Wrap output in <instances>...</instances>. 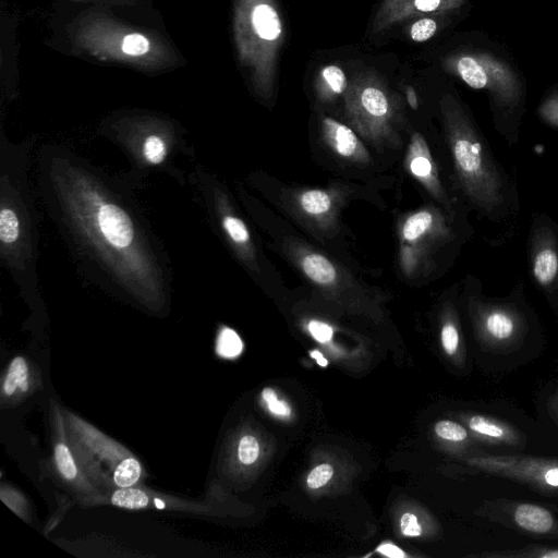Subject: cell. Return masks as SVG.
<instances>
[{"label":"cell","instance_id":"cell-1","mask_svg":"<svg viewBox=\"0 0 558 558\" xmlns=\"http://www.w3.org/2000/svg\"><path fill=\"white\" fill-rule=\"evenodd\" d=\"M71 39L76 50L94 59L140 70H163L178 61L173 49L159 36L99 12L81 15L72 26Z\"/></svg>","mask_w":558,"mask_h":558},{"label":"cell","instance_id":"cell-2","mask_svg":"<svg viewBox=\"0 0 558 558\" xmlns=\"http://www.w3.org/2000/svg\"><path fill=\"white\" fill-rule=\"evenodd\" d=\"M450 144L456 169L471 202L485 216L506 214L509 191L485 140L464 117L450 121Z\"/></svg>","mask_w":558,"mask_h":558},{"label":"cell","instance_id":"cell-3","mask_svg":"<svg viewBox=\"0 0 558 558\" xmlns=\"http://www.w3.org/2000/svg\"><path fill=\"white\" fill-rule=\"evenodd\" d=\"M61 411L80 460L87 465L92 476L100 482L112 483L110 476L113 471L134 454L82 417L64 409Z\"/></svg>","mask_w":558,"mask_h":558},{"label":"cell","instance_id":"cell-4","mask_svg":"<svg viewBox=\"0 0 558 558\" xmlns=\"http://www.w3.org/2000/svg\"><path fill=\"white\" fill-rule=\"evenodd\" d=\"M454 71L470 87L489 92L499 107L513 108L521 98L518 76L506 62L493 54H462L454 60Z\"/></svg>","mask_w":558,"mask_h":558},{"label":"cell","instance_id":"cell-5","mask_svg":"<svg viewBox=\"0 0 558 558\" xmlns=\"http://www.w3.org/2000/svg\"><path fill=\"white\" fill-rule=\"evenodd\" d=\"M53 416V453L52 463L60 480L71 489L78 493L84 502L100 497L102 493L92 482L77 461L71 447L62 411L54 405Z\"/></svg>","mask_w":558,"mask_h":558},{"label":"cell","instance_id":"cell-6","mask_svg":"<svg viewBox=\"0 0 558 558\" xmlns=\"http://www.w3.org/2000/svg\"><path fill=\"white\" fill-rule=\"evenodd\" d=\"M109 504L111 506L129 509H160L205 513V502H193L179 499L172 496H162L154 492L131 486L125 488H113L107 494L89 499L84 502L86 506Z\"/></svg>","mask_w":558,"mask_h":558},{"label":"cell","instance_id":"cell-7","mask_svg":"<svg viewBox=\"0 0 558 558\" xmlns=\"http://www.w3.org/2000/svg\"><path fill=\"white\" fill-rule=\"evenodd\" d=\"M531 269L536 283L544 289L558 282V241L544 226L536 230L531 250Z\"/></svg>","mask_w":558,"mask_h":558},{"label":"cell","instance_id":"cell-8","mask_svg":"<svg viewBox=\"0 0 558 558\" xmlns=\"http://www.w3.org/2000/svg\"><path fill=\"white\" fill-rule=\"evenodd\" d=\"M97 221L102 235L116 247H126L133 240V225L128 214L113 204L101 205Z\"/></svg>","mask_w":558,"mask_h":558},{"label":"cell","instance_id":"cell-9","mask_svg":"<svg viewBox=\"0 0 558 558\" xmlns=\"http://www.w3.org/2000/svg\"><path fill=\"white\" fill-rule=\"evenodd\" d=\"M34 387V377L28 361L17 355L9 364L1 381L2 402L17 401Z\"/></svg>","mask_w":558,"mask_h":558},{"label":"cell","instance_id":"cell-10","mask_svg":"<svg viewBox=\"0 0 558 558\" xmlns=\"http://www.w3.org/2000/svg\"><path fill=\"white\" fill-rule=\"evenodd\" d=\"M482 324L485 332L496 340H507L512 337L517 329L514 314L496 304L484 305Z\"/></svg>","mask_w":558,"mask_h":558},{"label":"cell","instance_id":"cell-11","mask_svg":"<svg viewBox=\"0 0 558 558\" xmlns=\"http://www.w3.org/2000/svg\"><path fill=\"white\" fill-rule=\"evenodd\" d=\"M251 25L259 38L275 40L281 34V24L276 10L269 4L262 3L251 12Z\"/></svg>","mask_w":558,"mask_h":558},{"label":"cell","instance_id":"cell-12","mask_svg":"<svg viewBox=\"0 0 558 558\" xmlns=\"http://www.w3.org/2000/svg\"><path fill=\"white\" fill-rule=\"evenodd\" d=\"M514 520L521 527L535 533L548 532L554 523L549 511L530 504H523L517 508Z\"/></svg>","mask_w":558,"mask_h":558},{"label":"cell","instance_id":"cell-13","mask_svg":"<svg viewBox=\"0 0 558 558\" xmlns=\"http://www.w3.org/2000/svg\"><path fill=\"white\" fill-rule=\"evenodd\" d=\"M324 129L338 154L345 157L354 154L359 142L350 128L336 120L326 118L324 119Z\"/></svg>","mask_w":558,"mask_h":558},{"label":"cell","instance_id":"cell-14","mask_svg":"<svg viewBox=\"0 0 558 558\" xmlns=\"http://www.w3.org/2000/svg\"><path fill=\"white\" fill-rule=\"evenodd\" d=\"M304 272L313 281L320 284H328L336 279V269L333 265L319 254H310L302 262Z\"/></svg>","mask_w":558,"mask_h":558},{"label":"cell","instance_id":"cell-15","mask_svg":"<svg viewBox=\"0 0 558 558\" xmlns=\"http://www.w3.org/2000/svg\"><path fill=\"white\" fill-rule=\"evenodd\" d=\"M410 169L415 177L427 181L429 184H432V186L437 185L436 172L433 166V161L424 142H422L421 138L418 143V154L413 156L411 159Z\"/></svg>","mask_w":558,"mask_h":558},{"label":"cell","instance_id":"cell-16","mask_svg":"<svg viewBox=\"0 0 558 558\" xmlns=\"http://www.w3.org/2000/svg\"><path fill=\"white\" fill-rule=\"evenodd\" d=\"M243 350V343L239 335L230 328H222L218 335L216 351L225 359L236 357Z\"/></svg>","mask_w":558,"mask_h":558},{"label":"cell","instance_id":"cell-17","mask_svg":"<svg viewBox=\"0 0 558 558\" xmlns=\"http://www.w3.org/2000/svg\"><path fill=\"white\" fill-rule=\"evenodd\" d=\"M433 215L428 211H418L408 218L403 226V238L414 241L423 235L433 225Z\"/></svg>","mask_w":558,"mask_h":558},{"label":"cell","instance_id":"cell-18","mask_svg":"<svg viewBox=\"0 0 558 558\" xmlns=\"http://www.w3.org/2000/svg\"><path fill=\"white\" fill-rule=\"evenodd\" d=\"M1 500L23 520H29V507L26 498L12 486L2 484L0 489Z\"/></svg>","mask_w":558,"mask_h":558},{"label":"cell","instance_id":"cell-19","mask_svg":"<svg viewBox=\"0 0 558 558\" xmlns=\"http://www.w3.org/2000/svg\"><path fill=\"white\" fill-rule=\"evenodd\" d=\"M361 101L365 110L375 117H383L388 111V101L381 90L367 87L361 95Z\"/></svg>","mask_w":558,"mask_h":558},{"label":"cell","instance_id":"cell-20","mask_svg":"<svg viewBox=\"0 0 558 558\" xmlns=\"http://www.w3.org/2000/svg\"><path fill=\"white\" fill-rule=\"evenodd\" d=\"M20 234V222L11 208L0 210V240L3 244H12Z\"/></svg>","mask_w":558,"mask_h":558},{"label":"cell","instance_id":"cell-21","mask_svg":"<svg viewBox=\"0 0 558 558\" xmlns=\"http://www.w3.org/2000/svg\"><path fill=\"white\" fill-rule=\"evenodd\" d=\"M331 205L330 197L320 190H311L301 196V206L312 215H320L326 213Z\"/></svg>","mask_w":558,"mask_h":558},{"label":"cell","instance_id":"cell-22","mask_svg":"<svg viewBox=\"0 0 558 558\" xmlns=\"http://www.w3.org/2000/svg\"><path fill=\"white\" fill-rule=\"evenodd\" d=\"M259 456V444L253 435H244L236 447V458L243 465L253 464Z\"/></svg>","mask_w":558,"mask_h":558},{"label":"cell","instance_id":"cell-23","mask_svg":"<svg viewBox=\"0 0 558 558\" xmlns=\"http://www.w3.org/2000/svg\"><path fill=\"white\" fill-rule=\"evenodd\" d=\"M165 142L157 135H150L145 140L143 153L150 163H159L166 157Z\"/></svg>","mask_w":558,"mask_h":558},{"label":"cell","instance_id":"cell-24","mask_svg":"<svg viewBox=\"0 0 558 558\" xmlns=\"http://www.w3.org/2000/svg\"><path fill=\"white\" fill-rule=\"evenodd\" d=\"M469 425L475 433L492 438H504L506 434L501 426L483 416H473L470 420Z\"/></svg>","mask_w":558,"mask_h":558},{"label":"cell","instance_id":"cell-25","mask_svg":"<svg viewBox=\"0 0 558 558\" xmlns=\"http://www.w3.org/2000/svg\"><path fill=\"white\" fill-rule=\"evenodd\" d=\"M435 432L439 437L451 441H461L468 436L464 427L447 420L436 423Z\"/></svg>","mask_w":558,"mask_h":558},{"label":"cell","instance_id":"cell-26","mask_svg":"<svg viewBox=\"0 0 558 558\" xmlns=\"http://www.w3.org/2000/svg\"><path fill=\"white\" fill-rule=\"evenodd\" d=\"M223 227L234 242L245 243L248 241V230L241 219L232 216H227L223 219Z\"/></svg>","mask_w":558,"mask_h":558},{"label":"cell","instance_id":"cell-27","mask_svg":"<svg viewBox=\"0 0 558 558\" xmlns=\"http://www.w3.org/2000/svg\"><path fill=\"white\" fill-rule=\"evenodd\" d=\"M263 399L266 402L269 411L276 415L288 416L291 409L287 402L278 399L277 393L271 388H264L262 392Z\"/></svg>","mask_w":558,"mask_h":558},{"label":"cell","instance_id":"cell-28","mask_svg":"<svg viewBox=\"0 0 558 558\" xmlns=\"http://www.w3.org/2000/svg\"><path fill=\"white\" fill-rule=\"evenodd\" d=\"M323 76L330 88L341 94L347 87V80L341 69L336 65H328L323 70Z\"/></svg>","mask_w":558,"mask_h":558},{"label":"cell","instance_id":"cell-29","mask_svg":"<svg viewBox=\"0 0 558 558\" xmlns=\"http://www.w3.org/2000/svg\"><path fill=\"white\" fill-rule=\"evenodd\" d=\"M333 469L330 464L323 463L311 471L307 476V485L312 489H316L325 485L332 476Z\"/></svg>","mask_w":558,"mask_h":558},{"label":"cell","instance_id":"cell-30","mask_svg":"<svg viewBox=\"0 0 558 558\" xmlns=\"http://www.w3.org/2000/svg\"><path fill=\"white\" fill-rule=\"evenodd\" d=\"M541 118L558 128V93L547 97L538 109Z\"/></svg>","mask_w":558,"mask_h":558},{"label":"cell","instance_id":"cell-31","mask_svg":"<svg viewBox=\"0 0 558 558\" xmlns=\"http://www.w3.org/2000/svg\"><path fill=\"white\" fill-rule=\"evenodd\" d=\"M436 22L432 19H422L415 22L411 28V37L415 41H425L436 32Z\"/></svg>","mask_w":558,"mask_h":558},{"label":"cell","instance_id":"cell-32","mask_svg":"<svg viewBox=\"0 0 558 558\" xmlns=\"http://www.w3.org/2000/svg\"><path fill=\"white\" fill-rule=\"evenodd\" d=\"M441 343L448 354H453L459 344V333L456 326L451 323L444 325L441 329Z\"/></svg>","mask_w":558,"mask_h":558},{"label":"cell","instance_id":"cell-33","mask_svg":"<svg viewBox=\"0 0 558 558\" xmlns=\"http://www.w3.org/2000/svg\"><path fill=\"white\" fill-rule=\"evenodd\" d=\"M308 330L313 338L319 342L329 341L333 333L332 328L328 324L318 320H311Z\"/></svg>","mask_w":558,"mask_h":558},{"label":"cell","instance_id":"cell-34","mask_svg":"<svg viewBox=\"0 0 558 558\" xmlns=\"http://www.w3.org/2000/svg\"><path fill=\"white\" fill-rule=\"evenodd\" d=\"M401 532L405 536H418L422 533L417 518L410 512L402 514L400 520Z\"/></svg>","mask_w":558,"mask_h":558},{"label":"cell","instance_id":"cell-35","mask_svg":"<svg viewBox=\"0 0 558 558\" xmlns=\"http://www.w3.org/2000/svg\"><path fill=\"white\" fill-rule=\"evenodd\" d=\"M442 0H415L414 5L423 12H430L438 9Z\"/></svg>","mask_w":558,"mask_h":558},{"label":"cell","instance_id":"cell-36","mask_svg":"<svg viewBox=\"0 0 558 558\" xmlns=\"http://www.w3.org/2000/svg\"><path fill=\"white\" fill-rule=\"evenodd\" d=\"M378 550L390 557H402L404 554L396 546L391 544H385L378 548Z\"/></svg>","mask_w":558,"mask_h":558},{"label":"cell","instance_id":"cell-37","mask_svg":"<svg viewBox=\"0 0 558 558\" xmlns=\"http://www.w3.org/2000/svg\"><path fill=\"white\" fill-rule=\"evenodd\" d=\"M545 481L551 486H558V468L548 470L545 474Z\"/></svg>","mask_w":558,"mask_h":558},{"label":"cell","instance_id":"cell-38","mask_svg":"<svg viewBox=\"0 0 558 558\" xmlns=\"http://www.w3.org/2000/svg\"><path fill=\"white\" fill-rule=\"evenodd\" d=\"M407 97H408V101H409L410 106L413 109H416L417 108L416 94L411 87H409L407 90Z\"/></svg>","mask_w":558,"mask_h":558},{"label":"cell","instance_id":"cell-39","mask_svg":"<svg viewBox=\"0 0 558 558\" xmlns=\"http://www.w3.org/2000/svg\"><path fill=\"white\" fill-rule=\"evenodd\" d=\"M311 355H312V357H314V359L316 360V362H317L320 366L325 367V366L328 364V361L324 357V355H323L320 352H318V351H312V352H311Z\"/></svg>","mask_w":558,"mask_h":558},{"label":"cell","instance_id":"cell-40","mask_svg":"<svg viewBox=\"0 0 558 558\" xmlns=\"http://www.w3.org/2000/svg\"><path fill=\"white\" fill-rule=\"evenodd\" d=\"M545 558H558V551H551L543 555Z\"/></svg>","mask_w":558,"mask_h":558},{"label":"cell","instance_id":"cell-41","mask_svg":"<svg viewBox=\"0 0 558 558\" xmlns=\"http://www.w3.org/2000/svg\"><path fill=\"white\" fill-rule=\"evenodd\" d=\"M77 1H96V0H77Z\"/></svg>","mask_w":558,"mask_h":558}]
</instances>
